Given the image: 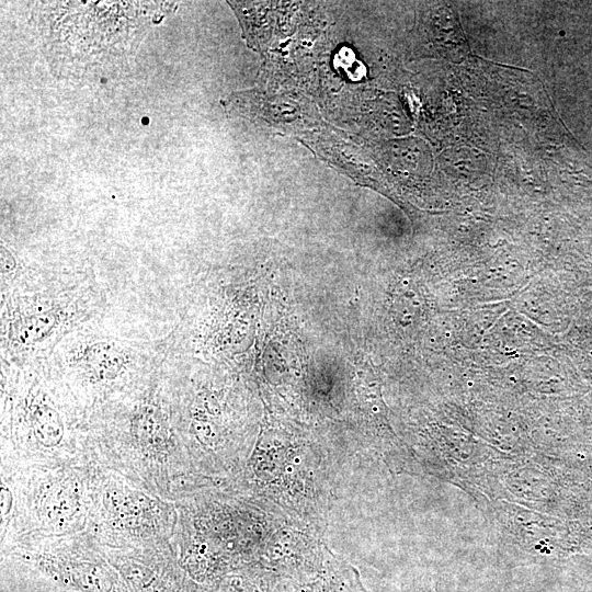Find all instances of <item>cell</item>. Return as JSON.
Masks as SVG:
<instances>
[{"instance_id":"6da1fadb","label":"cell","mask_w":592,"mask_h":592,"mask_svg":"<svg viewBox=\"0 0 592 592\" xmlns=\"http://www.w3.org/2000/svg\"><path fill=\"white\" fill-rule=\"evenodd\" d=\"M2 358L23 366L48 357L69 333L91 322L96 308L83 275L31 271L2 293Z\"/></svg>"},{"instance_id":"7a4b0ae2","label":"cell","mask_w":592,"mask_h":592,"mask_svg":"<svg viewBox=\"0 0 592 592\" xmlns=\"http://www.w3.org/2000/svg\"><path fill=\"white\" fill-rule=\"evenodd\" d=\"M171 345L172 338L130 340L87 323L66 335L44 361L54 372L72 374L90 385H107L157 368Z\"/></svg>"},{"instance_id":"3957f363","label":"cell","mask_w":592,"mask_h":592,"mask_svg":"<svg viewBox=\"0 0 592 592\" xmlns=\"http://www.w3.org/2000/svg\"><path fill=\"white\" fill-rule=\"evenodd\" d=\"M29 426L37 442L52 447L58 445L65 434V423L60 411L39 389L26 403Z\"/></svg>"},{"instance_id":"277c9868","label":"cell","mask_w":592,"mask_h":592,"mask_svg":"<svg viewBox=\"0 0 592 592\" xmlns=\"http://www.w3.org/2000/svg\"><path fill=\"white\" fill-rule=\"evenodd\" d=\"M0 498L1 515H5L12 505V493L3 483L1 485Z\"/></svg>"}]
</instances>
